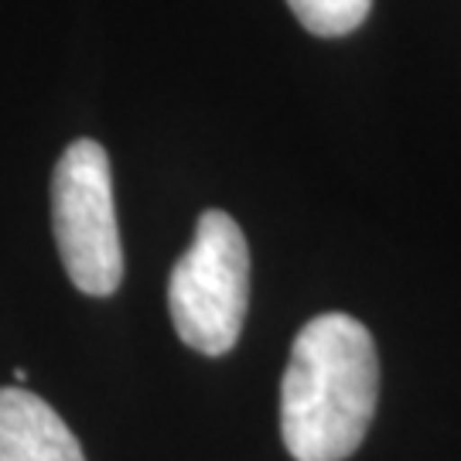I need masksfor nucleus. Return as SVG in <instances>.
I'll use <instances>...</instances> for the list:
<instances>
[{"instance_id":"f257e3e1","label":"nucleus","mask_w":461,"mask_h":461,"mask_svg":"<svg viewBox=\"0 0 461 461\" xmlns=\"http://www.w3.org/2000/svg\"><path fill=\"white\" fill-rule=\"evenodd\" d=\"M379 400L376 342L352 314L329 312L297 331L280 383V434L294 461H346Z\"/></svg>"},{"instance_id":"f03ea898","label":"nucleus","mask_w":461,"mask_h":461,"mask_svg":"<svg viewBox=\"0 0 461 461\" xmlns=\"http://www.w3.org/2000/svg\"><path fill=\"white\" fill-rule=\"evenodd\" d=\"M249 247L236 219L222 209L198 215L195 240L167 280L175 331L202 356H226L247 321Z\"/></svg>"},{"instance_id":"7ed1b4c3","label":"nucleus","mask_w":461,"mask_h":461,"mask_svg":"<svg viewBox=\"0 0 461 461\" xmlns=\"http://www.w3.org/2000/svg\"><path fill=\"white\" fill-rule=\"evenodd\" d=\"M51 230L68 280L93 297L113 294L123 280L113 175L103 144L79 137L51 171Z\"/></svg>"},{"instance_id":"20e7f679","label":"nucleus","mask_w":461,"mask_h":461,"mask_svg":"<svg viewBox=\"0 0 461 461\" xmlns=\"http://www.w3.org/2000/svg\"><path fill=\"white\" fill-rule=\"evenodd\" d=\"M0 461H86V455L41 396L0 386Z\"/></svg>"},{"instance_id":"39448f33","label":"nucleus","mask_w":461,"mask_h":461,"mask_svg":"<svg viewBox=\"0 0 461 461\" xmlns=\"http://www.w3.org/2000/svg\"><path fill=\"white\" fill-rule=\"evenodd\" d=\"M294 17L318 38H342L369 17L373 0H287Z\"/></svg>"},{"instance_id":"423d86ee","label":"nucleus","mask_w":461,"mask_h":461,"mask_svg":"<svg viewBox=\"0 0 461 461\" xmlns=\"http://www.w3.org/2000/svg\"><path fill=\"white\" fill-rule=\"evenodd\" d=\"M28 379V369H14V383H24Z\"/></svg>"}]
</instances>
